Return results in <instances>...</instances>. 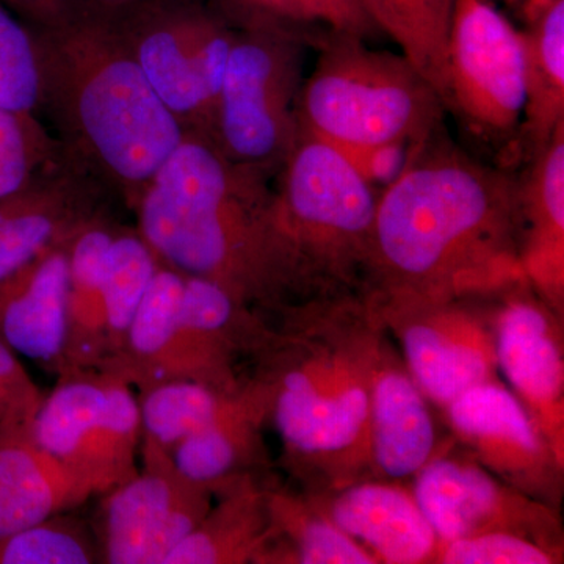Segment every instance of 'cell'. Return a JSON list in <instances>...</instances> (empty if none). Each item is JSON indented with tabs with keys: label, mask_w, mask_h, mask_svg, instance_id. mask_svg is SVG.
I'll return each mask as SVG.
<instances>
[{
	"label": "cell",
	"mask_w": 564,
	"mask_h": 564,
	"mask_svg": "<svg viewBox=\"0 0 564 564\" xmlns=\"http://www.w3.org/2000/svg\"><path fill=\"white\" fill-rule=\"evenodd\" d=\"M436 140L378 195L366 296L491 295L525 280L519 182Z\"/></svg>",
	"instance_id": "obj_1"
},
{
	"label": "cell",
	"mask_w": 564,
	"mask_h": 564,
	"mask_svg": "<svg viewBox=\"0 0 564 564\" xmlns=\"http://www.w3.org/2000/svg\"><path fill=\"white\" fill-rule=\"evenodd\" d=\"M269 174L187 132L133 209L159 261L220 285L273 318L323 299L307 280L274 207Z\"/></svg>",
	"instance_id": "obj_2"
},
{
	"label": "cell",
	"mask_w": 564,
	"mask_h": 564,
	"mask_svg": "<svg viewBox=\"0 0 564 564\" xmlns=\"http://www.w3.org/2000/svg\"><path fill=\"white\" fill-rule=\"evenodd\" d=\"M272 322L252 377L269 393V422L289 474L303 491L366 480L370 386L383 325L364 295L311 300Z\"/></svg>",
	"instance_id": "obj_3"
},
{
	"label": "cell",
	"mask_w": 564,
	"mask_h": 564,
	"mask_svg": "<svg viewBox=\"0 0 564 564\" xmlns=\"http://www.w3.org/2000/svg\"><path fill=\"white\" fill-rule=\"evenodd\" d=\"M32 31L41 104L76 158L133 206L187 131L151 87L113 11L73 0Z\"/></svg>",
	"instance_id": "obj_4"
},
{
	"label": "cell",
	"mask_w": 564,
	"mask_h": 564,
	"mask_svg": "<svg viewBox=\"0 0 564 564\" xmlns=\"http://www.w3.org/2000/svg\"><path fill=\"white\" fill-rule=\"evenodd\" d=\"M317 62L300 96V129L347 158L423 144L440 129L445 107L403 54L377 51L348 32L322 31Z\"/></svg>",
	"instance_id": "obj_5"
},
{
	"label": "cell",
	"mask_w": 564,
	"mask_h": 564,
	"mask_svg": "<svg viewBox=\"0 0 564 564\" xmlns=\"http://www.w3.org/2000/svg\"><path fill=\"white\" fill-rule=\"evenodd\" d=\"M378 195L343 152L300 131L282 163L274 207L304 273L323 299L366 292Z\"/></svg>",
	"instance_id": "obj_6"
},
{
	"label": "cell",
	"mask_w": 564,
	"mask_h": 564,
	"mask_svg": "<svg viewBox=\"0 0 564 564\" xmlns=\"http://www.w3.org/2000/svg\"><path fill=\"white\" fill-rule=\"evenodd\" d=\"M234 39L212 140L231 161L270 174L300 133L306 54L318 33L229 3Z\"/></svg>",
	"instance_id": "obj_7"
},
{
	"label": "cell",
	"mask_w": 564,
	"mask_h": 564,
	"mask_svg": "<svg viewBox=\"0 0 564 564\" xmlns=\"http://www.w3.org/2000/svg\"><path fill=\"white\" fill-rule=\"evenodd\" d=\"M141 70L187 132L212 139L234 39L231 13L198 0H144L111 10Z\"/></svg>",
	"instance_id": "obj_8"
},
{
	"label": "cell",
	"mask_w": 564,
	"mask_h": 564,
	"mask_svg": "<svg viewBox=\"0 0 564 564\" xmlns=\"http://www.w3.org/2000/svg\"><path fill=\"white\" fill-rule=\"evenodd\" d=\"M41 447L63 464L93 496H104L139 474V395L106 370L58 377L32 423Z\"/></svg>",
	"instance_id": "obj_9"
},
{
	"label": "cell",
	"mask_w": 564,
	"mask_h": 564,
	"mask_svg": "<svg viewBox=\"0 0 564 564\" xmlns=\"http://www.w3.org/2000/svg\"><path fill=\"white\" fill-rule=\"evenodd\" d=\"M366 300L422 392L441 413L475 386L502 380L497 369L494 293L444 300Z\"/></svg>",
	"instance_id": "obj_10"
},
{
	"label": "cell",
	"mask_w": 564,
	"mask_h": 564,
	"mask_svg": "<svg viewBox=\"0 0 564 564\" xmlns=\"http://www.w3.org/2000/svg\"><path fill=\"white\" fill-rule=\"evenodd\" d=\"M524 106L521 31L488 0H455L445 109L480 139L503 141L521 129Z\"/></svg>",
	"instance_id": "obj_11"
},
{
	"label": "cell",
	"mask_w": 564,
	"mask_h": 564,
	"mask_svg": "<svg viewBox=\"0 0 564 564\" xmlns=\"http://www.w3.org/2000/svg\"><path fill=\"white\" fill-rule=\"evenodd\" d=\"M140 458L132 480L104 494L96 533L104 563L163 564L214 503V488L185 477L172 454L147 434Z\"/></svg>",
	"instance_id": "obj_12"
},
{
	"label": "cell",
	"mask_w": 564,
	"mask_h": 564,
	"mask_svg": "<svg viewBox=\"0 0 564 564\" xmlns=\"http://www.w3.org/2000/svg\"><path fill=\"white\" fill-rule=\"evenodd\" d=\"M413 492L437 544L486 533H514L564 552L558 510L485 469L452 441L413 478Z\"/></svg>",
	"instance_id": "obj_13"
},
{
	"label": "cell",
	"mask_w": 564,
	"mask_h": 564,
	"mask_svg": "<svg viewBox=\"0 0 564 564\" xmlns=\"http://www.w3.org/2000/svg\"><path fill=\"white\" fill-rule=\"evenodd\" d=\"M452 440L518 491L560 510L564 458L502 380L478 384L443 411Z\"/></svg>",
	"instance_id": "obj_14"
},
{
	"label": "cell",
	"mask_w": 564,
	"mask_h": 564,
	"mask_svg": "<svg viewBox=\"0 0 564 564\" xmlns=\"http://www.w3.org/2000/svg\"><path fill=\"white\" fill-rule=\"evenodd\" d=\"M497 369L564 458L563 315L527 280L494 293Z\"/></svg>",
	"instance_id": "obj_15"
},
{
	"label": "cell",
	"mask_w": 564,
	"mask_h": 564,
	"mask_svg": "<svg viewBox=\"0 0 564 564\" xmlns=\"http://www.w3.org/2000/svg\"><path fill=\"white\" fill-rule=\"evenodd\" d=\"M432 406L384 328L370 386L367 478L404 484L452 444Z\"/></svg>",
	"instance_id": "obj_16"
},
{
	"label": "cell",
	"mask_w": 564,
	"mask_h": 564,
	"mask_svg": "<svg viewBox=\"0 0 564 564\" xmlns=\"http://www.w3.org/2000/svg\"><path fill=\"white\" fill-rule=\"evenodd\" d=\"M323 514L366 549L378 564H433L437 536L413 488L402 481H351L304 491Z\"/></svg>",
	"instance_id": "obj_17"
},
{
	"label": "cell",
	"mask_w": 564,
	"mask_h": 564,
	"mask_svg": "<svg viewBox=\"0 0 564 564\" xmlns=\"http://www.w3.org/2000/svg\"><path fill=\"white\" fill-rule=\"evenodd\" d=\"M70 239L0 282V339L57 377L65 370Z\"/></svg>",
	"instance_id": "obj_18"
},
{
	"label": "cell",
	"mask_w": 564,
	"mask_h": 564,
	"mask_svg": "<svg viewBox=\"0 0 564 564\" xmlns=\"http://www.w3.org/2000/svg\"><path fill=\"white\" fill-rule=\"evenodd\" d=\"M33 422H0V536L68 513L93 494L35 440Z\"/></svg>",
	"instance_id": "obj_19"
},
{
	"label": "cell",
	"mask_w": 564,
	"mask_h": 564,
	"mask_svg": "<svg viewBox=\"0 0 564 564\" xmlns=\"http://www.w3.org/2000/svg\"><path fill=\"white\" fill-rule=\"evenodd\" d=\"M519 182L521 265L538 295L564 314V124Z\"/></svg>",
	"instance_id": "obj_20"
},
{
	"label": "cell",
	"mask_w": 564,
	"mask_h": 564,
	"mask_svg": "<svg viewBox=\"0 0 564 564\" xmlns=\"http://www.w3.org/2000/svg\"><path fill=\"white\" fill-rule=\"evenodd\" d=\"M269 411L265 386L251 375L225 414L170 452L174 464L185 477L212 488L240 475L265 477L270 459L262 432Z\"/></svg>",
	"instance_id": "obj_21"
},
{
	"label": "cell",
	"mask_w": 564,
	"mask_h": 564,
	"mask_svg": "<svg viewBox=\"0 0 564 564\" xmlns=\"http://www.w3.org/2000/svg\"><path fill=\"white\" fill-rule=\"evenodd\" d=\"M240 475L214 486L209 513L163 564H256L269 540L267 480Z\"/></svg>",
	"instance_id": "obj_22"
},
{
	"label": "cell",
	"mask_w": 564,
	"mask_h": 564,
	"mask_svg": "<svg viewBox=\"0 0 564 564\" xmlns=\"http://www.w3.org/2000/svg\"><path fill=\"white\" fill-rule=\"evenodd\" d=\"M525 106L521 135L532 155L564 124V0H521Z\"/></svg>",
	"instance_id": "obj_23"
},
{
	"label": "cell",
	"mask_w": 564,
	"mask_h": 564,
	"mask_svg": "<svg viewBox=\"0 0 564 564\" xmlns=\"http://www.w3.org/2000/svg\"><path fill=\"white\" fill-rule=\"evenodd\" d=\"M93 215L66 182H29L0 199V282L28 265L46 248L65 242Z\"/></svg>",
	"instance_id": "obj_24"
},
{
	"label": "cell",
	"mask_w": 564,
	"mask_h": 564,
	"mask_svg": "<svg viewBox=\"0 0 564 564\" xmlns=\"http://www.w3.org/2000/svg\"><path fill=\"white\" fill-rule=\"evenodd\" d=\"M270 533L256 564H378L302 488L267 480Z\"/></svg>",
	"instance_id": "obj_25"
},
{
	"label": "cell",
	"mask_w": 564,
	"mask_h": 564,
	"mask_svg": "<svg viewBox=\"0 0 564 564\" xmlns=\"http://www.w3.org/2000/svg\"><path fill=\"white\" fill-rule=\"evenodd\" d=\"M185 274L161 262L141 300L124 345L102 369L141 392L172 381Z\"/></svg>",
	"instance_id": "obj_26"
},
{
	"label": "cell",
	"mask_w": 564,
	"mask_h": 564,
	"mask_svg": "<svg viewBox=\"0 0 564 564\" xmlns=\"http://www.w3.org/2000/svg\"><path fill=\"white\" fill-rule=\"evenodd\" d=\"M117 232L104 221L85 223L70 239L66 304L65 370H99L106 362L102 280L107 251Z\"/></svg>",
	"instance_id": "obj_27"
},
{
	"label": "cell",
	"mask_w": 564,
	"mask_h": 564,
	"mask_svg": "<svg viewBox=\"0 0 564 564\" xmlns=\"http://www.w3.org/2000/svg\"><path fill=\"white\" fill-rule=\"evenodd\" d=\"M378 32L399 46L444 104L445 62L455 0H359Z\"/></svg>",
	"instance_id": "obj_28"
},
{
	"label": "cell",
	"mask_w": 564,
	"mask_h": 564,
	"mask_svg": "<svg viewBox=\"0 0 564 564\" xmlns=\"http://www.w3.org/2000/svg\"><path fill=\"white\" fill-rule=\"evenodd\" d=\"M159 265L161 261L140 234L117 232L111 240L102 280L107 347L104 366L118 355L124 345L137 310Z\"/></svg>",
	"instance_id": "obj_29"
},
{
	"label": "cell",
	"mask_w": 564,
	"mask_h": 564,
	"mask_svg": "<svg viewBox=\"0 0 564 564\" xmlns=\"http://www.w3.org/2000/svg\"><path fill=\"white\" fill-rule=\"evenodd\" d=\"M239 391H220L195 381H169L144 389L139 392L143 434L172 452L185 437L225 414Z\"/></svg>",
	"instance_id": "obj_30"
},
{
	"label": "cell",
	"mask_w": 564,
	"mask_h": 564,
	"mask_svg": "<svg viewBox=\"0 0 564 564\" xmlns=\"http://www.w3.org/2000/svg\"><path fill=\"white\" fill-rule=\"evenodd\" d=\"M90 563H101L98 536L66 513L0 536V564Z\"/></svg>",
	"instance_id": "obj_31"
},
{
	"label": "cell",
	"mask_w": 564,
	"mask_h": 564,
	"mask_svg": "<svg viewBox=\"0 0 564 564\" xmlns=\"http://www.w3.org/2000/svg\"><path fill=\"white\" fill-rule=\"evenodd\" d=\"M41 106V76L31 25L0 2V107L33 117Z\"/></svg>",
	"instance_id": "obj_32"
},
{
	"label": "cell",
	"mask_w": 564,
	"mask_h": 564,
	"mask_svg": "<svg viewBox=\"0 0 564 564\" xmlns=\"http://www.w3.org/2000/svg\"><path fill=\"white\" fill-rule=\"evenodd\" d=\"M231 6L313 31L348 32L369 40L380 33L359 0H228Z\"/></svg>",
	"instance_id": "obj_33"
},
{
	"label": "cell",
	"mask_w": 564,
	"mask_h": 564,
	"mask_svg": "<svg viewBox=\"0 0 564 564\" xmlns=\"http://www.w3.org/2000/svg\"><path fill=\"white\" fill-rule=\"evenodd\" d=\"M564 552L514 533H486L437 544L433 564H562Z\"/></svg>",
	"instance_id": "obj_34"
},
{
	"label": "cell",
	"mask_w": 564,
	"mask_h": 564,
	"mask_svg": "<svg viewBox=\"0 0 564 564\" xmlns=\"http://www.w3.org/2000/svg\"><path fill=\"white\" fill-rule=\"evenodd\" d=\"M41 141L35 118L0 107V199L33 180L43 154Z\"/></svg>",
	"instance_id": "obj_35"
},
{
	"label": "cell",
	"mask_w": 564,
	"mask_h": 564,
	"mask_svg": "<svg viewBox=\"0 0 564 564\" xmlns=\"http://www.w3.org/2000/svg\"><path fill=\"white\" fill-rule=\"evenodd\" d=\"M43 400L17 352L0 339V422H33Z\"/></svg>",
	"instance_id": "obj_36"
},
{
	"label": "cell",
	"mask_w": 564,
	"mask_h": 564,
	"mask_svg": "<svg viewBox=\"0 0 564 564\" xmlns=\"http://www.w3.org/2000/svg\"><path fill=\"white\" fill-rule=\"evenodd\" d=\"M0 2L22 21H28L31 28H36V25L57 20L69 9L73 0H0Z\"/></svg>",
	"instance_id": "obj_37"
},
{
	"label": "cell",
	"mask_w": 564,
	"mask_h": 564,
	"mask_svg": "<svg viewBox=\"0 0 564 564\" xmlns=\"http://www.w3.org/2000/svg\"><path fill=\"white\" fill-rule=\"evenodd\" d=\"M77 2L96 7V9L118 10L137 6V3L144 2V0H77Z\"/></svg>",
	"instance_id": "obj_38"
},
{
	"label": "cell",
	"mask_w": 564,
	"mask_h": 564,
	"mask_svg": "<svg viewBox=\"0 0 564 564\" xmlns=\"http://www.w3.org/2000/svg\"><path fill=\"white\" fill-rule=\"evenodd\" d=\"M508 2H521V0H508Z\"/></svg>",
	"instance_id": "obj_39"
}]
</instances>
